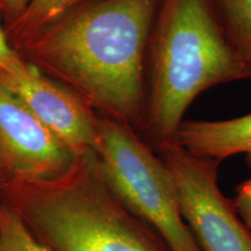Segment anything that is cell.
<instances>
[{"mask_svg":"<svg viewBox=\"0 0 251 251\" xmlns=\"http://www.w3.org/2000/svg\"><path fill=\"white\" fill-rule=\"evenodd\" d=\"M158 5L159 0H89L25 42L18 54L102 117L141 135Z\"/></svg>","mask_w":251,"mask_h":251,"instance_id":"1","label":"cell"},{"mask_svg":"<svg viewBox=\"0 0 251 251\" xmlns=\"http://www.w3.org/2000/svg\"><path fill=\"white\" fill-rule=\"evenodd\" d=\"M251 78L213 0H159L147 57L141 136L157 153L176 144L194 100L211 87Z\"/></svg>","mask_w":251,"mask_h":251,"instance_id":"2","label":"cell"},{"mask_svg":"<svg viewBox=\"0 0 251 251\" xmlns=\"http://www.w3.org/2000/svg\"><path fill=\"white\" fill-rule=\"evenodd\" d=\"M0 198L52 251H170L112 192L93 151L57 179L5 181Z\"/></svg>","mask_w":251,"mask_h":251,"instance_id":"3","label":"cell"},{"mask_svg":"<svg viewBox=\"0 0 251 251\" xmlns=\"http://www.w3.org/2000/svg\"><path fill=\"white\" fill-rule=\"evenodd\" d=\"M93 152L112 192L170 251H201L181 215L170 170L136 130L99 115Z\"/></svg>","mask_w":251,"mask_h":251,"instance_id":"4","label":"cell"},{"mask_svg":"<svg viewBox=\"0 0 251 251\" xmlns=\"http://www.w3.org/2000/svg\"><path fill=\"white\" fill-rule=\"evenodd\" d=\"M159 156L174 178L181 215L201 251H251V231L219 186L221 162L172 146Z\"/></svg>","mask_w":251,"mask_h":251,"instance_id":"5","label":"cell"},{"mask_svg":"<svg viewBox=\"0 0 251 251\" xmlns=\"http://www.w3.org/2000/svg\"><path fill=\"white\" fill-rule=\"evenodd\" d=\"M78 158L0 81V174L5 181L57 179Z\"/></svg>","mask_w":251,"mask_h":251,"instance_id":"6","label":"cell"},{"mask_svg":"<svg viewBox=\"0 0 251 251\" xmlns=\"http://www.w3.org/2000/svg\"><path fill=\"white\" fill-rule=\"evenodd\" d=\"M0 81L76 157L92 152L99 115L79 96L47 77L21 57L0 71Z\"/></svg>","mask_w":251,"mask_h":251,"instance_id":"7","label":"cell"},{"mask_svg":"<svg viewBox=\"0 0 251 251\" xmlns=\"http://www.w3.org/2000/svg\"><path fill=\"white\" fill-rule=\"evenodd\" d=\"M176 146L219 162L242 153L251 166V113L226 120L185 119L177 133Z\"/></svg>","mask_w":251,"mask_h":251,"instance_id":"8","label":"cell"},{"mask_svg":"<svg viewBox=\"0 0 251 251\" xmlns=\"http://www.w3.org/2000/svg\"><path fill=\"white\" fill-rule=\"evenodd\" d=\"M86 1L89 0H31L23 17L5 28L9 45L18 52L25 42Z\"/></svg>","mask_w":251,"mask_h":251,"instance_id":"9","label":"cell"},{"mask_svg":"<svg viewBox=\"0 0 251 251\" xmlns=\"http://www.w3.org/2000/svg\"><path fill=\"white\" fill-rule=\"evenodd\" d=\"M0 250L52 251L34 236L19 213L0 198Z\"/></svg>","mask_w":251,"mask_h":251,"instance_id":"10","label":"cell"},{"mask_svg":"<svg viewBox=\"0 0 251 251\" xmlns=\"http://www.w3.org/2000/svg\"><path fill=\"white\" fill-rule=\"evenodd\" d=\"M229 35L251 64V0H213Z\"/></svg>","mask_w":251,"mask_h":251,"instance_id":"11","label":"cell"},{"mask_svg":"<svg viewBox=\"0 0 251 251\" xmlns=\"http://www.w3.org/2000/svg\"><path fill=\"white\" fill-rule=\"evenodd\" d=\"M233 202L240 218L251 231V178L236 187V196Z\"/></svg>","mask_w":251,"mask_h":251,"instance_id":"12","label":"cell"},{"mask_svg":"<svg viewBox=\"0 0 251 251\" xmlns=\"http://www.w3.org/2000/svg\"><path fill=\"white\" fill-rule=\"evenodd\" d=\"M30 2L31 0H0V14L5 21V28L23 17Z\"/></svg>","mask_w":251,"mask_h":251,"instance_id":"13","label":"cell"},{"mask_svg":"<svg viewBox=\"0 0 251 251\" xmlns=\"http://www.w3.org/2000/svg\"><path fill=\"white\" fill-rule=\"evenodd\" d=\"M20 58L21 56L9 45L5 27L0 25V71H4L12 67Z\"/></svg>","mask_w":251,"mask_h":251,"instance_id":"14","label":"cell"},{"mask_svg":"<svg viewBox=\"0 0 251 251\" xmlns=\"http://www.w3.org/2000/svg\"><path fill=\"white\" fill-rule=\"evenodd\" d=\"M4 183H5L4 178H2V177H1V176H0V187H1V186H2V184H4Z\"/></svg>","mask_w":251,"mask_h":251,"instance_id":"15","label":"cell"},{"mask_svg":"<svg viewBox=\"0 0 251 251\" xmlns=\"http://www.w3.org/2000/svg\"><path fill=\"white\" fill-rule=\"evenodd\" d=\"M0 176H1V174H0ZM1 177H2V176H1Z\"/></svg>","mask_w":251,"mask_h":251,"instance_id":"16","label":"cell"},{"mask_svg":"<svg viewBox=\"0 0 251 251\" xmlns=\"http://www.w3.org/2000/svg\"><path fill=\"white\" fill-rule=\"evenodd\" d=\"M0 251H1V250H0Z\"/></svg>","mask_w":251,"mask_h":251,"instance_id":"17","label":"cell"}]
</instances>
